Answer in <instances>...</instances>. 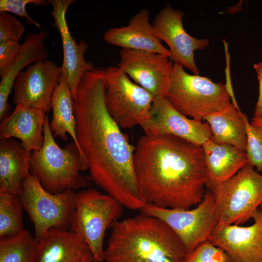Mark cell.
<instances>
[{"instance_id":"23","label":"cell","mask_w":262,"mask_h":262,"mask_svg":"<svg viewBox=\"0 0 262 262\" xmlns=\"http://www.w3.org/2000/svg\"><path fill=\"white\" fill-rule=\"evenodd\" d=\"M212 132L211 141L235 147L246 152V135L244 114L231 103L223 110L206 116Z\"/></svg>"},{"instance_id":"35","label":"cell","mask_w":262,"mask_h":262,"mask_svg":"<svg viewBox=\"0 0 262 262\" xmlns=\"http://www.w3.org/2000/svg\"><path fill=\"white\" fill-rule=\"evenodd\" d=\"M231 262V261H230V262Z\"/></svg>"},{"instance_id":"12","label":"cell","mask_w":262,"mask_h":262,"mask_svg":"<svg viewBox=\"0 0 262 262\" xmlns=\"http://www.w3.org/2000/svg\"><path fill=\"white\" fill-rule=\"evenodd\" d=\"M184 16L181 11L167 4L157 14L151 24L155 35L169 47L173 63L198 75L195 51L207 47L210 42L207 39L193 37L186 32L182 24Z\"/></svg>"},{"instance_id":"13","label":"cell","mask_w":262,"mask_h":262,"mask_svg":"<svg viewBox=\"0 0 262 262\" xmlns=\"http://www.w3.org/2000/svg\"><path fill=\"white\" fill-rule=\"evenodd\" d=\"M119 67L133 82L154 97H165L174 65L170 58L160 53L121 49Z\"/></svg>"},{"instance_id":"24","label":"cell","mask_w":262,"mask_h":262,"mask_svg":"<svg viewBox=\"0 0 262 262\" xmlns=\"http://www.w3.org/2000/svg\"><path fill=\"white\" fill-rule=\"evenodd\" d=\"M51 109L53 115L49 125L53 136L66 141L67 134H69L79 149L85 170L88 169L86 162L77 140L76 120L71 91L62 74L52 98Z\"/></svg>"},{"instance_id":"14","label":"cell","mask_w":262,"mask_h":262,"mask_svg":"<svg viewBox=\"0 0 262 262\" xmlns=\"http://www.w3.org/2000/svg\"><path fill=\"white\" fill-rule=\"evenodd\" d=\"M141 127L145 134H170L200 146L212 136L207 123L188 118L163 96L154 98L149 117Z\"/></svg>"},{"instance_id":"8","label":"cell","mask_w":262,"mask_h":262,"mask_svg":"<svg viewBox=\"0 0 262 262\" xmlns=\"http://www.w3.org/2000/svg\"><path fill=\"white\" fill-rule=\"evenodd\" d=\"M76 194L71 189L50 193L32 174L23 181L19 196L33 224L34 237L38 242L50 229H67L70 227L75 210Z\"/></svg>"},{"instance_id":"27","label":"cell","mask_w":262,"mask_h":262,"mask_svg":"<svg viewBox=\"0 0 262 262\" xmlns=\"http://www.w3.org/2000/svg\"><path fill=\"white\" fill-rule=\"evenodd\" d=\"M246 135V154L248 164L258 172L262 171V127L251 124L244 114Z\"/></svg>"},{"instance_id":"1","label":"cell","mask_w":262,"mask_h":262,"mask_svg":"<svg viewBox=\"0 0 262 262\" xmlns=\"http://www.w3.org/2000/svg\"><path fill=\"white\" fill-rule=\"evenodd\" d=\"M106 68L86 72L73 100L77 137L90 178L130 210L146 204L133 166L135 147L109 114L105 102Z\"/></svg>"},{"instance_id":"11","label":"cell","mask_w":262,"mask_h":262,"mask_svg":"<svg viewBox=\"0 0 262 262\" xmlns=\"http://www.w3.org/2000/svg\"><path fill=\"white\" fill-rule=\"evenodd\" d=\"M62 73V66L48 59L28 66L15 80L13 102L49 112Z\"/></svg>"},{"instance_id":"4","label":"cell","mask_w":262,"mask_h":262,"mask_svg":"<svg viewBox=\"0 0 262 262\" xmlns=\"http://www.w3.org/2000/svg\"><path fill=\"white\" fill-rule=\"evenodd\" d=\"M44 143L31 154L30 170L47 191L55 194L90 185V177L82 176L85 169L79 149L73 141L63 148L56 143L50 130L48 115L44 125Z\"/></svg>"},{"instance_id":"2","label":"cell","mask_w":262,"mask_h":262,"mask_svg":"<svg viewBox=\"0 0 262 262\" xmlns=\"http://www.w3.org/2000/svg\"><path fill=\"white\" fill-rule=\"evenodd\" d=\"M146 204L190 209L202 200L209 178L201 146L167 134H145L133 157Z\"/></svg>"},{"instance_id":"6","label":"cell","mask_w":262,"mask_h":262,"mask_svg":"<svg viewBox=\"0 0 262 262\" xmlns=\"http://www.w3.org/2000/svg\"><path fill=\"white\" fill-rule=\"evenodd\" d=\"M123 207L114 197L94 188L76 194L75 210L70 222L71 230L89 246L96 262L104 261L105 231L122 215Z\"/></svg>"},{"instance_id":"7","label":"cell","mask_w":262,"mask_h":262,"mask_svg":"<svg viewBox=\"0 0 262 262\" xmlns=\"http://www.w3.org/2000/svg\"><path fill=\"white\" fill-rule=\"evenodd\" d=\"M207 189L214 197L218 223H245L254 219L262 204V175L248 164L229 179Z\"/></svg>"},{"instance_id":"16","label":"cell","mask_w":262,"mask_h":262,"mask_svg":"<svg viewBox=\"0 0 262 262\" xmlns=\"http://www.w3.org/2000/svg\"><path fill=\"white\" fill-rule=\"evenodd\" d=\"M49 2L52 6L50 12L54 21L52 25L58 30L62 41L64 58L62 75L70 88L73 100L82 78L86 72L95 67L92 63L86 61L84 58V54L89 49L87 42L81 40L77 43L67 23L66 11L75 0H49Z\"/></svg>"},{"instance_id":"15","label":"cell","mask_w":262,"mask_h":262,"mask_svg":"<svg viewBox=\"0 0 262 262\" xmlns=\"http://www.w3.org/2000/svg\"><path fill=\"white\" fill-rule=\"evenodd\" d=\"M249 226L217 223L208 240L222 249L231 262H262V216Z\"/></svg>"},{"instance_id":"34","label":"cell","mask_w":262,"mask_h":262,"mask_svg":"<svg viewBox=\"0 0 262 262\" xmlns=\"http://www.w3.org/2000/svg\"><path fill=\"white\" fill-rule=\"evenodd\" d=\"M259 211L261 214L262 215V204L260 207Z\"/></svg>"},{"instance_id":"32","label":"cell","mask_w":262,"mask_h":262,"mask_svg":"<svg viewBox=\"0 0 262 262\" xmlns=\"http://www.w3.org/2000/svg\"><path fill=\"white\" fill-rule=\"evenodd\" d=\"M253 67L257 73L259 82V94L254 117H258L262 115V62L255 64Z\"/></svg>"},{"instance_id":"30","label":"cell","mask_w":262,"mask_h":262,"mask_svg":"<svg viewBox=\"0 0 262 262\" xmlns=\"http://www.w3.org/2000/svg\"><path fill=\"white\" fill-rule=\"evenodd\" d=\"M29 3L35 6H45L49 2L44 0H0V12L15 14L22 18H26L28 23L40 28L41 25L33 20L27 12L26 7Z\"/></svg>"},{"instance_id":"3","label":"cell","mask_w":262,"mask_h":262,"mask_svg":"<svg viewBox=\"0 0 262 262\" xmlns=\"http://www.w3.org/2000/svg\"><path fill=\"white\" fill-rule=\"evenodd\" d=\"M186 254L167 225L140 212L113 225L104 262H183Z\"/></svg>"},{"instance_id":"21","label":"cell","mask_w":262,"mask_h":262,"mask_svg":"<svg viewBox=\"0 0 262 262\" xmlns=\"http://www.w3.org/2000/svg\"><path fill=\"white\" fill-rule=\"evenodd\" d=\"M31 153L13 138L0 141V192L19 195L23 181L31 174Z\"/></svg>"},{"instance_id":"18","label":"cell","mask_w":262,"mask_h":262,"mask_svg":"<svg viewBox=\"0 0 262 262\" xmlns=\"http://www.w3.org/2000/svg\"><path fill=\"white\" fill-rule=\"evenodd\" d=\"M34 262H96L89 246L72 230L50 229L38 242Z\"/></svg>"},{"instance_id":"31","label":"cell","mask_w":262,"mask_h":262,"mask_svg":"<svg viewBox=\"0 0 262 262\" xmlns=\"http://www.w3.org/2000/svg\"><path fill=\"white\" fill-rule=\"evenodd\" d=\"M21 45L18 41L9 40L0 44V77L5 76L16 61Z\"/></svg>"},{"instance_id":"19","label":"cell","mask_w":262,"mask_h":262,"mask_svg":"<svg viewBox=\"0 0 262 262\" xmlns=\"http://www.w3.org/2000/svg\"><path fill=\"white\" fill-rule=\"evenodd\" d=\"M46 113L43 111L16 105L14 111L1 120L0 140L16 138L28 152L39 150L44 141V125Z\"/></svg>"},{"instance_id":"33","label":"cell","mask_w":262,"mask_h":262,"mask_svg":"<svg viewBox=\"0 0 262 262\" xmlns=\"http://www.w3.org/2000/svg\"><path fill=\"white\" fill-rule=\"evenodd\" d=\"M250 123L253 126L262 127V115L258 117H254L251 120Z\"/></svg>"},{"instance_id":"17","label":"cell","mask_w":262,"mask_h":262,"mask_svg":"<svg viewBox=\"0 0 262 262\" xmlns=\"http://www.w3.org/2000/svg\"><path fill=\"white\" fill-rule=\"evenodd\" d=\"M149 17V11L141 9L131 17L127 25L106 31L103 38L107 43L121 49L153 52L170 58V50L155 35Z\"/></svg>"},{"instance_id":"28","label":"cell","mask_w":262,"mask_h":262,"mask_svg":"<svg viewBox=\"0 0 262 262\" xmlns=\"http://www.w3.org/2000/svg\"><path fill=\"white\" fill-rule=\"evenodd\" d=\"M228 254L221 248L213 244L209 240L199 244L186 254L183 262H229Z\"/></svg>"},{"instance_id":"9","label":"cell","mask_w":262,"mask_h":262,"mask_svg":"<svg viewBox=\"0 0 262 262\" xmlns=\"http://www.w3.org/2000/svg\"><path fill=\"white\" fill-rule=\"evenodd\" d=\"M105 88L106 108L120 128L141 126L148 119L154 97L117 66L106 69Z\"/></svg>"},{"instance_id":"29","label":"cell","mask_w":262,"mask_h":262,"mask_svg":"<svg viewBox=\"0 0 262 262\" xmlns=\"http://www.w3.org/2000/svg\"><path fill=\"white\" fill-rule=\"evenodd\" d=\"M25 31V26L7 12H0V44L9 40L19 41Z\"/></svg>"},{"instance_id":"10","label":"cell","mask_w":262,"mask_h":262,"mask_svg":"<svg viewBox=\"0 0 262 262\" xmlns=\"http://www.w3.org/2000/svg\"><path fill=\"white\" fill-rule=\"evenodd\" d=\"M214 201L213 193L207 189L202 201L193 209L164 208L146 204L140 212L167 225L188 253L208 240L217 224Z\"/></svg>"},{"instance_id":"26","label":"cell","mask_w":262,"mask_h":262,"mask_svg":"<svg viewBox=\"0 0 262 262\" xmlns=\"http://www.w3.org/2000/svg\"><path fill=\"white\" fill-rule=\"evenodd\" d=\"M23 206L17 195L0 192V238L23 230Z\"/></svg>"},{"instance_id":"22","label":"cell","mask_w":262,"mask_h":262,"mask_svg":"<svg viewBox=\"0 0 262 262\" xmlns=\"http://www.w3.org/2000/svg\"><path fill=\"white\" fill-rule=\"evenodd\" d=\"M201 147L209 178L206 188L229 179L248 164L246 152L235 147L210 139Z\"/></svg>"},{"instance_id":"20","label":"cell","mask_w":262,"mask_h":262,"mask_svg":"<svg viewBox=\"0 0 262 262\" xmlns=\"http://www.w3.org/2000/svg\"><path fill=\"white\" fill-rule=\"evenodd\" d=\"M48 34V33L45 31L38 33H28L21 44L16 61L7 74L1 78L0 82V120L9 115L11 109L8 99L17 75L30 64L45 60L49 57V51L44 41Z\"/></svg>"},{"instance_id":"25","label":"cell","mask_w":262,"mask_h":262,"mask_svg":"<svg viewBox=\"0 0 262 262\" xmlns=\"http://www.w3.org/2000/svg\"><path fill=\"white\" fill-rule=\"evenodd\" d=\"M38 242L27 230L0 239V262H34Z\"/></svg>"},{"instance_id":"5","label":"cell","mask_w":262,"mask_h":262,"mask_svg":"<svg viewBox=\"0 0 262 262\" xmlns=\"http://www.w3.org/2000/svg\"><path fill=\"white\" fill-rule=\"evenodd\" d=\"M165 97L180 113L200 122L231 103L225 84L190 74L182 66L174 63Z\"/></svg>"}]
</instances>
